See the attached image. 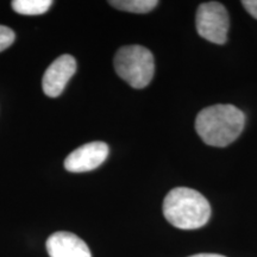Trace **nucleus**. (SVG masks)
Wrapping results in <instances>:
<instances>
[{"instance_id":"obj_1","label":"nucleus","mask_w":257,"mask_h":257,"mask_svg":"<svg viewBox=\"0 0 257 257\" xmlns=\"http://www.w3.org/2000/svg\"><path fill=\"white\" fill-rule=\"evenodd\" d=\"M245 114L236 106L218 104L201 110L195 119V130L207 146L223 148L242 134Z\"/></svg>"},{"instance_id":"obj_2","label":"nucleus","mask_w":257,"mask_h":257,"mask_svg":"<svg viewBox=\"0 0 257 257\" xmlns=\"http://www.w3.org/2000/svg\"><path fill=\"white\" fill-rule=\"evenodd\" d=\"M163 214L178 229L195 230L210 220L211 206L207 199L195 189L176 187L165 198Z\"/></svg>"},{"instance_id":"obj_3","label":"nucleus","mask_w":257,"mask_h":257,"mask_svg":"<svg viewBox=\"0 0 257 257\" xmlns=\"http://www.w3.org/2000/svg\"><path fill=\"white\" fill-rule=\"evenodd\" d=\"M114 69L131 87L142 89L149 85L155 72L152 51L142 46H125L114 56Z\"/></svg>"},{"instance_id":"obj_4","label":"nucleus","mask_w":257,"mask_h":257,"mask_svg":"<svg viewBox=\"0 0 257 257\" xmlns=\"http://www.w3.org/2000/svg\"><path fill=\"white\" fill-rule=\"evenodd\" d=\"M195 25L199 36L214 44H224L229 32V14L217 2L204 3L198 8Z\"/></svg>"},{"instance_id":"obj_5","label":"nucleus","mask_w":257,"mask_h":257,"mask_svg":"<svg viewBox=\"0 0 257 257\" xmlns=\"http://www.w3.org/2000/svg\"><path fill=\"white\" fill-rule=\"evenodd\" d=\"M76 72V61L72 55L64 54L48 67L42 80L44 94L57 98L62 94L67 83Z\"/></svg>"},{"instance_id":"obj_6","label":"nucleus","mask_w":257,"mask_h":257,"mask_svg":"<svg viewBox=\"0 0 257 257\" xmlns=\"http://www.w3.org/2000/svg\"><path fill=\"white\" fill-rule=\"evenodd\" d=\"M108 156V146L104 142H91L79 147L64 160V168L72 173H85L96 169Z\"/></svg>"},{"instance_id":"obj_7","label":"nucleus","mask_w":257,"mask_h":257,"mask_svg":"<svg viewBox=\"0 0 257 257\" xmlns=\"http://www.w3.org/2000/svg\"><path fill=\"white\" fill-rule=\"evenodd\" d=\"M50 257H92L88 245L72 232L53 233L46 243Z\"/></svg>"},{"instance_id":"obj_8","label":"nucleus","mask_w":257,"mask_h":257,"mask_svg":"<svg viewBox=\"0 0 257 257\" xmlns=\"http://www.w3.org/2000/svg\"><path fill=\"white\" fill-rule=\"evenodd\" d=\"M12 9L19 15L38 16L46 14L50 6L51 0H14L11 3Z\"/></svg>"},{"instance_id":"obj_9","label":"nucleus","mask_w":257,"mask_h":257,"mask_svg":"<svg viewBox=\"0 0 257 257\" xmlns=\"http://www.w3.org/2000/svg\"><path fill=\"white\" fill-rule=\"evenodd\" d=\"M108 4L121 11L133 14H148L159 5L157 0H113Z\"/></svg>"},{"instance_id":"obj_10","label":"nucleus","mask_w":257,"mask_h":257,"mask_svg":"<svg viewBox=\"0 0 257 257\" xmlns=\"http://www.w3.org/2000/svg\"><path fill=\"white\" fill-rule=\"evenodd\" d=\"M15 38L16 35L12 29L4 27V25H0V53L8 49L15 42Z\"/></svg>"},{"instance_id":"obj_11","label":"nucleus","mask_w":257,"mask_h":257,"mask_svg":"<svg viewBox=\"0 0 257 257\" xmlns=\"http://www.w3.org/2000/svg\"><path fill=\"white\" fill-rule=\"evenodd\" d=\"M242 5L253 18L257 19V0H243Z\"/></svg>"},{"instance_id":"obj_12","label":"nucleus","mask_w":257,"mask_h":257,"mask_svg":"<svg viewBox=\"0 0 257 257\" xmlns=\"http://www.w3.org/2000/svg\"><path fill=\"white\" fill-rule=\"evenodd\" d=\"M189 257H225L223 255H218V253H197Z\"/></svg>"}]
</instances>
